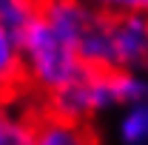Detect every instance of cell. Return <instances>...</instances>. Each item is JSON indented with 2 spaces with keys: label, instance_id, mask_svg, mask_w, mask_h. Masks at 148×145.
<instances>
[{
  "label": "cell",
  "instance_id": "1",
  "mask_svg": "<svg viewBox=\"0 0 148 145\" xmlns=\"http://www.w3.org/2000/svg\"><path fill=\"white\" fill-rule=\"evenodd\" d=\"M145 94L148 85L143 71H114V68L83 66L74 74L71 83H66L57 94L43 100L37 105V111H46L60 120L91 125V120L103 111L145 103Z\"/></svg>",
  "mask_w": 148,
  "mask_h": 145
},
{
  "label": "cell",
  "instance_id": "2",
  "mask_svg": "<svg viewBox=\"0 0 148 145\" xmlns=\"http://www.w3.org/2000/svg\"><path fill=\"white\" fill-rule=\"evenodd\" d=\"M17 60H20V85L32 105H40L51 94L71 83L80 71V60L71 51V46L57 34L49 23H43L40 14L34 23L23 31L17 43Z\"/></svg>",
  "mask_w": 148,
  "mask_h": 145
},
{
  "label": "cell",
  "instance_id": "3",
  "mask_svg": "<svg viewBox=\"0 0 148 145\" xmlns=\"http://www.w3.org/2000/svg\"><path fill=\"white\" fill-rule=\"evenodd\" d=\"M148 57V23L140 14H114V68L143 71Z\"/></svg>",
  "mask_w": 148,
  "mask_h": 145
},
{
  "label": "cell",
  "instance_id": "4",
  "mask_svg": "<svg viewBox=\"0 0 148 145\" xmlns=\"http://www.w3.org/2000/svg\"><path fill=\"white\" fill-rule=\"evenodd\" d=\"M34 145H100V137L86 122L60 120L34 108Z\"/></svg>",
  "mask_w": 148,
  "mask_h": 145
},
{
  "label": "cell",
  "instance_id": "5",
  "mask_svg": "<svg viewBox=\"0 0 148 145\" xmlns=\"http://www.w3.org/2000/svg\"><path fill=\"white\" fill-rule=\"evenodd\" d=\"M0 145H34V105L17 100L0 128Z\"/></svg>",
  "mask_w": 148,
  "mask_h": 145
},
{
  "label": "cell",
  "instance_id": "6",
  "mask_svg": "<svg viewBox=\"0 0 148 145\" xmlns=\"http://www.w3.org/2000/svg\"><path fill=\"white\" fill-rule=\"evenodd\" d=\"M40 0H0V29L14 46L20 43L23 31L34 23Z\"/></svg>",
  "mask_w": 148,
  "mask_h": 145
},
{
  "label": "cell",
  "instance_id": "7",
  "mask_svg": "<svg viewBox=\"0 0 148 145\" xmlns=\"http://www.w3.org/2000/svg\"><path fill=\"white\" fill-rule=\"evenodd\" d=\"M0 88L6 91L9 100H29L20 85V60H17V46L3 34L0 29Z\"/></svg>",
  "mask_w": 148,
  "mask_h": 145
},
{
  "label": "cell",
  "instance_id": "8",
  "mask_svg": "<svg viewBox=\"0 0 148 145\" xmlns=\"http://www.w3.org/2000/svg\"><path fill=\"white\" fill-rule=\"evenodd\" d=\"M117 131L123 145H148V105L145 103L125 105Z\"/></svg>",
  "mask_w": 148,
  "mask_h": 145
},
{
  "label": "cell",
  "instance_id": "9",
  "mask_svg": "<svg viewBox=\"0 0 148 145\" xmlns=\"http://www.w3.org/2000/svg\"><path fill=\"white\" fill-rule=\"evenodd\" d=\"M77 3H86L106 14H140L148 6V0H77Z\"/></svg>",
  "mask_w": 148,
  "mask_h": 145
},
{
  "label": "cell",
  "instance_id": "10",
  "mask_svg": "<svg viewBox=\"0 0 148 145\" xmlns=\"http://www.w3.org/2000/svg\"><path fill=\"white\" fill-rule=\"evenodd\" d=\"M14 103H17V100H0V128H3L6 120H9V114H12V108H14Z\"/></svg>",
  "mask_w": 148,
  "mask_h": 145
}]
</instances>
